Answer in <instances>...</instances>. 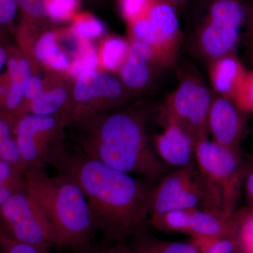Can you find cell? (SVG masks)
<instances>
[{"label":"cell","mask_w":253,"mask_h":253,"mask_svg":"<svg viewBox=\"0 0 253 253\" xmlns=\"http://www.w3.org/2000/svg\"><path fill=\"white\" fill-rule=\"evenodd\" d=\"M0 253H51L44 246H34L20 242L10 237L0 229Z\"/></svg>","instance_id":"obj_24"},{"label":"cell","mask_w":253,"mask_h":253,"mask_svg":"<svg viewBox=\"0 0 253 253\" xmlns=\"http://www.w3.org/2000/svg\"><path fill=\"white\" fill-rule=\"evenodd\" d=\"M191 208L216 213L196 162L163 176L155 187L150 217Z\"/></svg>","instance_id":"obj_7"},{"label":"cell","mask_w":253,"mask_h":253,"mask_svg":"<svg viewBox=\"0 0 253 253\" xmlns=\"http://www.w3.org/2000/svg\"><path fill=\"white\" fill-rule=\"evenodd\" d=\"M165 1H168V3L172 4L177 10V9H180L183 6H185L189 0H165Z\"/></svg>","instance_id":"obj_39"},{"label":"cell","mask_w":253,"mask_h":253,"mask_svg":"<svg viewBox=\"0 0 253 253\" xmlns=\"http://www.w3.org/2000/svg\"><path fill=\"white\" fill-rule=\"evenodd\" d=\"M127 45L123 40L110 38L105 42L102 50V61L104 67L114 71L122 67L127 56Z\"/></svg>","instance_id":"obj_23"},{"label":"cell","mask_w":253,"mask_h":253,"mask_svg":"<svg viewBox=\"0 0 253 253\" xmlns=\"http://www.w3.org/2000/svg\"><path fill=\"white\" fill-rule=\"evenodd\" d=\"M155 149L163 163L182 168L194 163V142L180 126L167 121L164 131L154 137Z\"/></svg>","instance_id":"obj_14"},{"label":"cell","mask_w":253,"mask_h":253,"mask_svg":"<svg viewBox=\"0 0 253 253\" xmlns=\"http://www.w3.org/2000/svg\"><path fill=\"white\" fill-rule=\"evenodd\" d=\"M0 229L20 242L59 248L47 218L26 191L14 193L0 208Z\"/></svg>","instance_id":"obj_8"},{"label":"cell","mask_w":253,"mask_h":253,"mask_svg":"<svg viewBox=\"0 0 253 253\" xmlns=\"http://www.w3.org/2000/svg\"><path fill=\"white\" fill-rule=\"evenodd\" d=\"M97 63L96 53L93 50L86 49L73 63L71 71L73 75L79 77L84 73L95 71Z\"/></svg>","instance_id":"obj_30"},{"label":"cell","mask_w":253,"mask_h":253,"mask_svg":"<svg viewBox=\"0 0 253 253\" xmlns=\"http://www.w3.org/2000/svg\"></svg>","instance_id":"obj_43"},{"label":"cell","mask_w":253,"mask_h":253,"mask_svg":"<svg viewBox=\"0 0 253 253\" xmlns=\"http://www.w3.org/2000/svg\"><path fill=\"white\" fill-rule=\"evenodd\" d=\"M17 8L15 0H0V32L11 27Z\"/></svg>","instance_id":"obj_32"},{"label":"cell","mask_w":253,"mask_h":253,"mask_svg":"<svg viewBox=\"0 0 253 253\" xmlns=\"http://www.w3.org/2000/svg\"><path fill=\"white\" fill-rule=\"evenodd\" d=\"M49 166L72 179L85 197L106 244L126 242L147 229L155 187L80 151L61 147Z\"/></svg>","instance_id":"obj_1"},{"label":"cell","mask_w":253,"mask_h":253,"mask_svg":"<svg viewBox=\"0 0 253 253\" xmlns=\"http://www.w3.org/2000/svg\"><path fill=\"white\" fill-rule=\"evenodd\" d=\"M8 89H9V86L8 88L6 86L3 85V84H0V100L2 99V98L7 97L8 94Z\"/></svg>","instance_id":"obj_41"},{"label":"cell","mask_w":253,"mask_h":253,"mask_svg":"<svg viewBox=\"0 0 253 253\" xmlns=\"http://www.w3.org/2000/svg\"><path fill=\"white\" fill-rule=\"evenodd\" d=\"M6 63L9 84L5 106L4 121L13 129L15 123L19 119V109L31 80V71L28 60L23 58L16 59L12 56L8 58Z\"/></svg>","instance_id":"obj_15"},{"label":"cell","mask_w":253,"mask_h":253,"mask_svg":"<svg viewBox=\"0 0 253 253\" xmlns=\"http://www.w3.org/2000/svg\"><path fill=\"white\" fill-rule=\"evenodd\" d=\"M248 3L249 0H199L189 33L191 52L209 63L230 54L246 24Z\"/></svg>","instance_id":"obj_4"},{"label":"cell","mask_w":253,"mask_h":253,"mask_svg":"<svg viewBox=\"0 0 253 253\" xmlns=\"http://www.w3.org/2000/svg\"><path fill=\"white\" fill-rule=\"evenodd\" d=\"M248 98H249L250 109H253V76L251 78V81H250V84L249 86V89H248Z\"/></svg>","instance_id":"obj_38"},{"label":"cell","mask_w":253,"mask_h":253,"mask_svg":"<svg viewBox=\"0 0 253 253\" xmlns=\"http://www.w3.org/2000/svg\"><path fill=\"white\" fill-rule=\"evenodd\" d=\"M78 6V0H46L47 16L53 19H66L74 13Z\"/></svg>","instance_id":"obj_26"},{"label":"cell","mask_w":253,"mask_h":253,"mask_svg":"<svg viewBox=\"0 0 253 253\" xmlns=\"http://www.w3.org/2000/svg\"><path fill=\"white\" fill-rule=\"evenodd\" d=\"M251 48H252V49H253V44H252V45H251Z\"/></svg>","instance_id":"obj_42"},{"label":"cell","mask_w":253,"mask_h":253,"mask_svg":"<svg viewBox=\"0 0 253 253\" xmlns=\"http://www.w3.org/2000/svg\"><path fill=\"white\" fill-rule=\"evenodd\" d=\"M208 126L213 141L239 153L242 122L236 108L229 99L220 96L213 99L208 117Z\"/></svg>","instance_id":"obj_13"},{"label":"cell","mask_w":253,"mask_h":253,"mask_svg":"<svg viewBox=\"0 0 253 253\" xmlns=\"http://www.w3.org/2000/svg\"><path fill=\"white\" fill-rule=\"evenodd\" d=\"M26 191L47 218L60 249L83 253L91 247L96 231L84 194L69 176H51L45 169L24 173Z\"/></svg>","instance_id":"obj_3"},{"label":"cell","mask_w":253,"mask_h":253,"mask_svg":"<svg viewBox=\"0 0 253 253\" xmlns=\"http://www.w3.org/2000/svg\"><path fill=\"white\" fill-rule=\"evenodd\" d=\"M194 158L214 211L226 219H234L247 172L239 153L206 139L195 144Z\"/></svg>","instance_id":"obj_5"},{"label":"cell","mask_w":253,"mask_h":253,"mask_svg":"<svg viewBox=\"0 0 253 253\" xmlns=\"http://www.w3.org/2000/svg\"><path fill=\"white\" fill-rule=\"evenodd\" d=\"M245 188H246V196L251 208H253V167L249 172H246L245 179Z\"/></svg>","instance_id":"obj_35"},{"label":"cell","mask_w":253,"mask_h":253,"mask_svg":"<svg viewBox=\"0 0 253 253\" xmlns=\"http://www.w3.org/2000/svg\"><path fill=\"white\" fill-rule=\"evenodd\" d=\"M176 89L165 104V116L187 133L194 144L208 139V117L213 101L211 91L195 70L178 72Z\"/></svg>","instance_id":"obj_6"},{"label":"cell","mask_w":253,"mask_h":253,"mask_svg":"<svg viewBox=\"0 0 253 253\" xmlns=\"http://www.w3.org/2000/svg\"><path fill=\"white\" fill-rule=\"evenodd\" d=\"M246 26L249 44L252 45L253 44V0H249V3H248Z\"/></svg>","instance_id":"obj_34"},{"label":"cell","mask_w":253,"mask_h":253,"mask_svg":"<svg viewBox=\"0 0 253 253\" xmlns=\"http://www.w3.org/2000/svg\"><path fill=\"white\" fill-rule=\"evenodd\" d=\"M8 59V54L6 49L0 44V71L4 66Z\"/></svg>","instance_id":"obj_37"},{"label":"cell","mask_w":253,"mask_h":253,"mask_svg":"<svg viewBox=\"0 0 253 253\" xmlns=\"http://www.w3.org/2000/svg\"><path fill=\"white\" fill-rule=\"evenodd\" d=\"M0 185L7 186L15 193L26 191L24 174L0 159Z\"/></svg>","instance_id":"obj_25"},{"label":"cell","mask_w":253,"mask_h":253,"mask_svg":"<svg viewBox=\"0 0 253 253\" xmlns=\"http://www.w3.org/2000/svg\"><path fill=\"white\" fill-rule=\"evenodd\" d=\"M43 93V84L41 78L34 76L32 77L27 90H26L25 97L29 101H33L39 97Z\"/></svg>","instance_id":"obj_33"},{"label":"cell","mask_w":253,"mask_h":253,"mask_svg":"<svg viewBox=\"0 0 253 253\" xmlns=\"http://www.w3.org/2000/svg\"><path fill=\"white\" fill-rule=\"evenodd\" d=\"M239 71V63L230 54L210 63V76L214 89L228 98L234 91Z\"/></svg>","instance_id":"obj_18"},{"label":"cell","mask_w":253,"mask_h":253,"mask_svg":"<svg viewBox=\"0 0 253 253\" xmlns=\"http://www.w3.org/2000/svg\"><path fill=\"white\" fill-rule=\"evenodd\" d=\"M153 0H121V9L125 18L129 21H135L147 14Z\"/></svg>","instance_id":"obj_28"},{"label":"cell","mask_w":253,"mask_h":253,"mask_svg":"<svg viewBox=\"0 0 253 253\" xmlns=\"http://www.w3.org/2000/svg\"><path fill=\"white\" fill-rule=\"evenodd\" d=\"M236 239L239 252L253 253V208L236 213Z\"/></svg>","instance_id":"obj_22"},{"label":"cell","mask_w":253,"mask_h":253,"mask_svg":"<svg viewBox=\"0 0 253 253\" xmlns=\"http://www.w3.org/2000/svg\"><path fill=\"white\" fill-rule=\"evenodd\" d=\"M106 253H135L126 242L116 243L112 246H105Z\"/></svg>","instance_id":"obj_36"},{"label":"cell","mask_w":253,"mask_h":253,"mask_svg":"<svg viewBox=\"0 0 253 253\" xmlns=\"http://www.w3.org/2000/svg\"><path fill=\"white\" fill-rule=\"evenodd\" d=\"M67 95L61 88L42 93L36 99L31 102L33 114L51 116L61 107L66 101Z\"/></svg>","instance_id":"obj_21"},{"label":"cell","mask_w":253,"mask_h":253,"mask_svg":"<svg viewBox=\"0 0 253 253\" xmlns=\"http://www.w3.org/2000/svg\"><path fill=\"white\" fill-rule=\"evenodd\" d=\"M83 154L110 167L154 183L167 171L149 145L142 118L126 113L106 116L82 141Z\"/></svg>","instance_id":"obj_2"},{"label":"cell","mask_w":253,"mask_h":253,"mask_svg":"<svg viewBox=\"0 0 253 253\" xmlns=\"http://www.w3.org/2000/svg\"><path fill=\"white\" fill-rule=\"evenodd\" d=\"M169 65L158 51L146 43L134 41L121 67V78L130 89H140L152 81L160 70Z\"/></svg>","instance_id":"obj_12"},{"label":"cell","mask_w":253,"mask_h":253,"mask_svg":"<svg viewBox=\"0 0 253 253\" xmlns=\"http://www.w3.org/2000/svg\"><path fill=\"white\" fill-rule=\"evenodd\" d=\"M130 239L131 249L135 253H200L192 242L164 241L151 235L147 229Z\"/></svg>","instance_id":"obj_17"},{"label":"cell","mask_w":253,"mask_h":253,"mask_svg":"<svg viewBox=\"0 0 253 253\" xmlns=\"http://www.w3.org/2000/svg\"><path fill=\"white\" fill-rule=\"evenodd\" d=\"M18 7L29 19H41L47 16L46 0H15Z\"/></svg>","instance_id":"obj_29"},{"label":"cell","mask_w":253,"mask_h":253,"mask_svg":"<svg viewBox=\"0 0 253 253\" xmlns=\"http://www.w3.org/2000/svg\"><path fill=\"white\" fill-rule=\"evenodd\" d=\"M236 234L215 240L201 253H238Z\"/></svg>","instance_id":"obj_31"},{"label":"cell","mask_w":253,"mask_h":253,"mask_svg":"<svg viewBox=\"0 0 253 253\" xmlns=\"http://www.w3.org/2000/svg\"><path fill=\"white\" fill-rule=\"evenodd\" d=\"M57 122L51 116L26 114L13 126L18 155L25 172L30 169H45L61 145L52 143Z\"/></svg>","instance_id":"obj_10"},{"label":"cell","mask_w":253,"mask_h":253,"mask_svg":"<svg viewBox=\"0 0 253 253\" xmlns=\"http://www.w3.org/2000/svg\"><path fill=\"white\" fill-rule=\"evenodd\" d=\"M149 224L163 232L186 234L194 240H217L236 234L237 221L199 208L149 217Z\"/></svg>","instance_id":"obj_11"},{"label":"cell","mask_w":253,"mask_h":253,"mask_svg":"<svg viewBox=\"0 0 253 253\" xmlns=\"http://www.w3.org/2000/svg\"><path fill=\"white\" fill-rule=\"evenodd\" d=\"M37 58L56 70L66 69L69 66L66 54L60 49L53 33H46L41 37L35 50Z\"/></svg>","instance_id":"obj_19"},{"label":"cell","mask_w":253,"mask_h":253,"mask_svg":"<svg viewBox=\"0 0 253 253\" xmlns=\"http://www.w3.org/2000/svg\"><path fill=\"white\" fill-rule=\"evenodd\" d=\"M122 93V84L117 78L106 73L92 71L78 77L74 96L78 102L84 103L95 98L117 99Z\"/></svg>","instance_id":"obj_16"},{"label":"cell","mask_w":253,"mask_h":253,"mask_svg":"<svg viewBox=\"0 0 253 253\" xmlns=\"http://www.w3.org/2000/svg\"><path fill=\"white\" fill-rule=\"evenodd\" d=\"M74 31L82 38H96L104 33V27L96 18L83 16L78 18L74 25Z\"/></svg>","instance_id":"obj_27"},{"label":"cell","mask_w":253,"mask_h":253,"mask_svg":"<svg viewBox=\"0 0 253 253\" xmlns=\"http://www.w3.org/2000/svg\"><path fill=\"white\" fill-rule=\"evenodd\" d=\"M130 24L134 41L152 46L169 64L174 61L181 38L174 6L165 0H153L147 14Z\"/></svg>","instance_id":"obj_9"},{"label":"cell","mask_w":253,"mask_h":253,"mask_svg":"<svg viewBox=\"0 0 253 253\" xmlns=\"http://www.w3.org/2000/svg\"><path fill=\"white\" fill-rule=\"evenodd\" d=\"M0 159L9 163L24 174V168L18 155L11 126L0 118Z\"/></svg>","instance_id":"obj_20"},{"label":"cell","mask_w":253,"mask_h":253,"mask_svg":"<svg viewBox=\"0 0 253 253\" xmlns=\"http://www.w3.org/2000/svg\"><path fill=\"white\" fill-rule=\"evenodd\" d=\"M83 253H106V251H105V247L103 246H91L87 251Z\"/></svg>","instance_id":"obj_40"}]
</instances>
